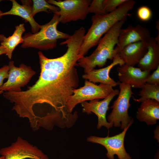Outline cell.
<instances>
[{
  "instance_id": "obj_1",
  "label": "cell",
  "mask_w": 159,
  "mask_h": 159,
  "mask_svg": "<svg viewBox=\"0 0 159 159\" xmlns=\"http://www.w3.org/2000/svg\"><path fill=\"white\" fill-rule=\"evenodd\" d=\"M84 35L75 31L61 45L67 49L62 56L48 58L38 52L40 73L39 78L27 89L20 92H9L7 98L14 103L13 109L21 117H35L43 115L45 106L51 113L65 114L68 112L66 104L69 98L78 87L79 80L77 70L80 48Z\"/></svg>"
},
{
  "instance_id": "obj_2",
  "label": "cell",
  "mask_w": 159,
  "mask_h": 159,
  "mask_svg": "<svg viewBox=\"0 0 159 159\" xmlns=\"http://www.w3.org/2000/svg\"><path fill=\"white\" fill-rule=\"evenodd\" d=\"M135 4L133 0H126L112 12L92 16V25L85 34L80 49V59L84 57L91 48L97 44L102 36L117 22L127 20L129 12Z\"/></svg>"
},
{
  "instance_id": "obj_3",
  "label": "cell",
  "mask_w": 159,
  "mask_h": 159,
  "mask_svg": "<svg viewBox=\"0 0 159 159\" xmlns=\"http://www.w3.org/2000/svg\"><path fill=\"white\" fill-rule=\"evenodd\" d=\"M126 20L117 22L101 38L97 47L90 55L78 60V65L83 68L85 73L97 66L102 67L108 59L112 60L117 55L115 47L118 42L120 31Z\"/></svg>"
},
{
  "instance_id": "obj_4",
  "label": "cell",
  "mask_w": 159,
  "mask_h": 159,
  "mask_svg": "<svg viewBox=\"0 0 159 159\" xmlns=\"http://www.w3.org/2000/svg\"><path fill=\"white\" fill-rule=\"evenodd\" d=\"M53 13L51 20L43 25H40L38 32H29L22 37L23 42L21 46L22 48L32 47L44 50L52 49L56 47L58 40L67 39L69 37V35L57 29L59 15L55 12Z\"/></svg>"
},
{
  "instance_id": "obj_5",
  "label": "cell",
  "mask_w": 159,
  "mask_h": 159,
  "mask_svg": "<svg viewBox=\"0 0 159 159\" xmlns=\"http://www.w3.org/2000/svg\"><path fill=\"white\" fill-rule=\"evenodd\" d=\"M119 85L120 90L118 96L110 107L112 110L107 119L112 126L120 127L123 130L132 119L129 115L128 110L131 106L130 99L134 93L128 85L120 82Z\"/></svg>"
},
{
  "instance_id": "obj_6",
  "label": "cell",
  "mask_w": 159,
  "mask_h": 159,
  "mask_svg": "<svg viewBox=\"0 0 159 159\" xmlns=\"http://www.w3.org/2000/svg\"><path fill=\"white\" fill-rule=\"evenodd\" d=\"M114 90L111 86L101 83L97 85L85 80L83 86L75 89L73 94L68 99L66 104V109L69 113L78 104L87 101L104 99Z\"/></svg>"
},
{
  "instance_id": "obj_7",
  "label": "cell",
  "mask_w": 159,
  "mask_h": 159,
  "mask_svg": "<svg viewBox=\"0 0 159 159\" xmlns=\"http://www.w3.org/2000/svg\"><path fill=\"white\" fill-rule=\"evenodd\" d=\"M91 1L49 0L47 1L58 8L59 11L53 12L59 15V22L65 24L71 21L84 20L89 13V8Z\"/></svg>"
},
{
  "instance_id": "obj_8",
  "label": "cell",
  "mask_w": 159,
  "mask_h": 159,
  "mask_svg": "<svg viewBox=\"0 0 159 159\" xmlns=\"http://www.w3.org/2000/svg\"><path fill=\"white\" fill-rule=\"evenodd\" d=\"M133 122L132 119L127 127L119 134L105 137L91 136L87 138V141L100 144L104 146L107 151L106 156L109 159H115V155L117 156L118 159H131V157L125 149L124 141L126 133Z\"/></svg>"
},
{
  "instance_id": "obj_9",
  "label": "cell",
  "mask_w": 159,
  "mask_h": 159,
  "mask_svg": "<svg viewBox=\"0 0 159 159\" xmlns=\"http://www.w3.org/2000/svg\"><path fill=\"white\" fill-rule=\"evenodd\" d=\"M0 154L5 159H49L37 146L20 136L10 146L1 149Z\"/></svg>"
},
{
  "instance_id": "obj_10",
  "label": "cell",
  "mask_w": 159,
  "mask_h": 159,
  "mask_svg": "<svg viewBox=\"0 0 159 159\" xmlns=\"http://www.w3.org/2000/svg\"><path fill=\"white\" fill-rule=\"evenodd\" d=\"M9 70L7 80L0 87L3 91L20 92L21 88L26 85L36 72L29 66L21 64L17 67L15 66L13 61L9 63Z\"/></svg>"
},
{
  "instance_id": "obj_11",
  "label": "cell",
  "mask_w": 159,
  "mask_h": 159,
  "mask_svg": "<svg viewBox=\"0 0 159 159\" xmlns=\"http://www.w3.org/2000/svg\"><path fill=\"white\" fill-rule=\"evenodd\" d=\"M119 92V90L116 89L102 100H90L89 102L85 101L81 103L83 112L88 114L93 112L97 116L98 129H100L103 126L108 129L113 127L106 119V113L109 108V106L110 102L115 96L118 95Z\"/></svg>"
},
{
  "instance_id": "obj_12",
  "label": "cell",
  "mask_w": 159,
  "mask_h": 159,
  "mask_svg": "<svg viewBox=\"0 0 159 159\" xmlns=\"http://www.w3.org/2000/svg\"><path fill=\"white\" fill-rule=\"evenodd\" d=\"M151 37L148 30L142 26L129 25L120 30L115 50L117 54L126 46L139 41H147Z\"/></svg>"
},
{
  "instance_id": "obj_13",
  "label": "cell",
  "mask_w": 159,
  "mask_h": 159,
  "mask_svg": "<svg viewBox=\"0 0 159 159\" xmlns=\"http://www.w3.org/2000/svg\"><path fill=\"white\" fill-rule=\"evenodd\" d=\"M118 78L120 82L129 85L131 87L141 88L146 83L150 72L143 71L137 68L126 64L117 68Z\"/></svg>"
},
{
  "instance_id": "obj_14",
  "label": "cell",
  "mask_w": 159,
  "mask_h": 159,
  "mask_svg": "<svg viewBox=\"0 0 159 159\" xmlns=\"http://www.w3.org/2000/svg\"><path fill=\"white\" fill-rule=\"evenodd\" d=\"M123 61L117 54L112 60V62L107 66L98 69H93L85 73L82 78L85 80H88L94 84L97 83L107 85L112 87L116 86L120 82H116L110 76V72L115 66H121L124 64Z\"/></svg>"
},
{
  "instance_id": "obj_15",
  "label": "cell",
  "mask_w": 159,
  "mask_h": 159,
  "mask_svg": "<svg viewBox=\"0 0 159 159\" xmlns=\"http://www.w3.org/2000/svg\"><path fill=\"white\" fill-rule=\"evenodd\" d=\"M147 47V41H139L126 46L117 54L125 64L134 66L145 54Z\"/></svg>"
},
{
  "instance_id": "obj_16",
  "label": "cell",
  "mask_w": 159,
  "mask_h": 159,
  "mask_svg": "<svg viewBox=\"0 0 159 159\" xmlns=\"http://www.w3.org/2000/svg\"><path fill=\"white\" fill-rule=\"evenodd\" d=\"M12 3V7L9 11L0 14V18L2 16L7 15L19 16L28 22L31 27L32 33L38 32L40 29V25L34 20L32 14V7L31 1H21L22 5L18 3L15 0H11Z\"/></svg>"
},
{
  "instance_id": "obj_17",
  "label": "cell",
  "mask_w": 159,
  "mask_h": 159,
  "mask_svg": "<svg viewBox=\"0 0 159 159\" xmlns=\"http://www.w3.org/2000/svg\"><path fill=\"white\" fill-rule=\"evenodd\" d=\"M147 42V51L138 64L142 70L150 72L159 66V44L152 37Z\"/></svg>"
},
{
  "instance_id": "obj_18",
  "label": "cell",
  "mask_w": 159,
  "mask_h": 159,
  "mask_svg": "<svg viewBox=\"0 0 159 159\" xmlns=\"http://www.w3.org/2000/svg\"><path fill=\"white\" fill-rule=\"evenodd\" d=\"M137 112L136 118L147 125H154L159 119V102L148 99L141 102Z\"/></svg>"
},
{
  "instance_id": "obj_19",
  "label": "cell",
  "mask_w": 159,
  "mask_h": 159,
  "mask_svg": "<svg viewBox=\"0 0 159 159\" xmlns=\"http://www.w3.org/2000/svg\"><path fill=\"white\" fill-rule=\"evenodd\" d=\"M15 28L12 35L8 37H5L1 42V45L6 49V55L10 59L11 58L12 52L16 47L19 44L23 43L22 35L25 30L24 24H20L16 26Z\"/></svg>"
},
{
  "instance_id": "obj_20",
  "label": "cell",
  "mask_w": 159,
  "mask_h": 159,
  "mask_svg": "<svg viewBox=\"0 0 159 159\" xmlns=\"http://www.w3.org/2000/svg\"><path fill=\"white\" fill-rule=\"evenodd\" d=\"M139 92V98H133L138 102H142L148 99L155 100L159 102V85L145 83Z\"/></svg>"
},
{
  "instance_id": "obj_21",
  "label": "cell",
  "mask_w": 159,
  "mask_h": 159,
  "mask_svg": "<svg viewBox=\"0 0 159 159\" xmlns=\"http://www.w3.org/2000/svg\"><path fill=\"white\" fill-rule=\"evenodd\" d=\"M32 7V14L33 17L35 15L41 11H45L48 13V10L52 12L59 11L57 7L50 4L47 1L44 0H33Z\"/></svg>"
},
{
  "instance_id": "obj_22",
  "label": "cell",
  "mask_w": 159,
  "mask_h": 159,
  "mask_svg": "<svg viewBox=\"0 0 159 159\" xmlns=\"http://www.w3.org/2000/svg\"><path fill=\"white\" fill-rule=\"evenodd\" d=\"M103 1L104 0H92L89 8V13H94L96 15H103L108 13L105 11Z\"/></svg>"
},
{
  "instance_id": "obj_23",
  "label": "cell",
  "mask_w": 159,
  "mask_h": 159,
  "mask_svg": "<svg viewBox=\"0 0 159 159\" xmlns=\"http://www.w3.org/2000/svg\"><path fill=\"white\" fill-rule=\"evenodd\" d=\"M126 0H104L103 6L107 13L112 12Z\"/></svg>"
},
{
  "instance_id": "obj_24",
  "label": "cell",
  "mask_w": 159,
  "mask_h": 159,
  "mask_svg": "<svg viewBox=\"0 0 159 159\" xmlns=\"http://www.w3.org/2000/svg\"><path fill=\"white\" fill-rule=\"evenodd\" d=\"M137 14L140 20L144 21L149 20L152 16L151 9L145 6H142L139 7L137 11Z\"/></svg>"
},
{
  "instance_id": "obj_25",
  "label": "cell",
  "mask_w": 159,
  "mask_h": 159,
  "mask_svg": "<svg viewBox=\"0 0 159 159\" xmlns=\"http://www.w3.org/2000/svg\"><path fill=\"white\" fill-rule=\"evenodd\" d=\"M146 83L159 85V66L147 78Z\"/></svg>"
},
{
  "instance_id": "obj_26",
  "label": "cell",
  "mask_w": 159,
  "mask_h": 159,
  "mask_svg": "<svg viewBox=\"0 0 159 159\" xmlns=\"http://www.w3.org/2000/svg\"><path fill=\"white\" fill-rule=\"evenodd\" d=\"M9 70V65H4L0 68V87L3 85L5 79L8 78ZM3 92V91L0 90V95Z\"/></svg>"
},
{
  "instance_id": "obj_27",
  "label": "cell",
  "mask_w": 159,
  "mask_h": 159,
  "mask_svg": "<svg viewBox=\"0 0 159 159\" xmlns=\"http://www.w3.org/2000/svg\"><path fill=\"white\" fill-rule=\"evenodd\" d=\"M7 51L5 48L3 46L0 45V55L3 54H6Z\"/></svg>"
},
{
  "instance_id": "obj_28",
  "label": "cell",
  "mask_w": 159,
  "mask_h": 159,
  "mask_svg": "<svg viewBox=\"0 0 159 159\" xmlns=\"http://www.w3.org/2000/svg\"><path fill=\"white\" fill-rule=\"evenodd\" d=\"M155 138L159 141V127H157L154 131Z\"/></svg>"
},
{
  "instance_id": "obj_29",
  "label": "cell",
  "mask_w": 159,
  "mask_h": 159,
  "mask_svg": "<svg viewBox=\"0 0 159 159\" xmlns=\"http://www.w3.org/2000/svg\"><path fill=\"white\" fill-rule=\"evenodd\" d=\"M5 36L2 34H0V42H1L5 37Z\"/></svg>"
},
{
  "instance_id": "obj_30",
  "label": "cell",
  "mask_w": 159,
  "mask_h": 159,
  "mask_svg": "<svg viewBox=\"0 0 159 159\" xmlns=\"http://www.w3.org/2000/svg\"><path fill=\"white\" fill-rule=\"evenodd\" d=\"M0 159H5V157L4 156H1L0 157Z\"/></svg>"
},
{
  "instance_id": "obj_31",
  "label": "cell",
  "mask_w": 159,
  "mask_h": 159,
  "mask_svg": "<svg viewBox=\"0 0 159 159\" xmlns=\"http://www.w3.org/2000/svg\"><path fill=\"white\" fill-rule=\"evenodd\" d=\"M1 1V0H0V2ZM3 12L1 11L0 9V14L2 13Z\"/></svg>"
},
{
  "instance_id": "obj_32",
  "label": "cell",
  "mask_w": 159,
  "mask_h": 159,
  "mask_svg": "<svg viewBox=\"0 0 159 159\" xmlns=\"http://www.w3.org/2000/svg\"><path fill=\"white\" fill-rule=\"evenodd\" d=\"M157 159H159V157L158 156H158H157Z\"/></svg>"
}]
</instances>
